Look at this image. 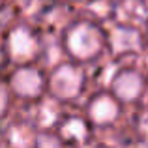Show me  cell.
Listing matches in <instances>:
<instances>
[{
  "label": "cell",
  "mask_w": 148,
  "mask_h": 148,
  "mask_svg": "<svg viewBox=\"0 0 148 148\" xmlns=\"http://www.w3.org/2000/svg\"><path fill=\"white\" fill-rule=\"evenodd\" d=\"M122 114V105L112 94H96L86 105V118L98 127H107L114 124Z\"/></svg>",
  "instance_id": "277c9868"
},
{
  "label": "cell",
  "mask_w": 148,
  "mask_h": 148,
  "mask_svg": "<svg viewBox=\"0 0 148 148\" xmlns=\"http://www.w3.org/2000/svg\"><path fill=\"white\" fill-rule=\"evenodd\" d=\"M8 49L13 60L28 62L38 53V41L26 28H15L8 38Z\"/></svg>",
  "instance_id": "8992f818"
},
{
  "label": "cell",
  "mask_w": 148,
  "mask_h": 148,
  "mask_svg": "<svg viewBox=\"0 0 148 148\" xmlns=\"http://www.w3.org/2000/svg\"><path fill=\"white\" fill-rule=\"evenodd\" d=\"M135 148H148V139H146V141H141Z\"/></svg>",
  "instance_id": "7c38bea8"
},
{
  "label": "cell",
  "mask_w": 148,
  "mask_h": 148,
  "mask_svg": "<svg viewBox=\"0 0 148 148\" xmlns=\"http://www.w3.org/2000/svg\"><path fill=\"white\" fill-rule=\"evenodd\" d=\"M66 49L75 60H92L103 51L105 38L92 23H77L66 34Z\"/></svg>",
  "instance_id": "6da1fadb"
},
{
  "label": "cell",
  "mask_w": 148,
  "mask_h": 148,
  "mask_svg": "<svg viewBox=\"0 0 148 148\" xmlns=\"http://www.w3.org/2000/svg\"><path fill=\"white\" fill-rule=\"evenodd\" d=\"M111 47L114 53L126 54L141 49V38L133 28H116L111 34Z\"/></svg>",
  "instance_id": "52a82bcc"
},
{
  "label": "cell",
  "mask_w": 148,
  "mask_h": 148,
  "mask_svg": "<svg viewBox=\"0 0 148 148\" xmlns=\"http://www.w3.org/2000/svg\"><path fill=\"white\" fill-rule=\"evenodd\" d=\"M47 88V81L40 69L32 66H21L10 77V90L13 96L25 101L40 99Z\"/></svg>",
  "instance_id": "3957f363"
},
{
  "label": "cell",
  "mask_w": 148,
  "mask_h": 148,
  "mask_svg": "<svg viewBox=\"0 0 148 148\" xmlns=\"http://www.w3.org/2000/svg\"><path fill=\"white\" fill-rule=\"evenodd\" d=\"M84 71L75 64H60L51 71L47 90L56 101H73L84 88Z\"/></svg>",
  "instance_id": "7a4b0ae2"
},
{
  "label": "cell",
  "mask_w": 148,
  "mask_h": 148,
  "mask_svg": "<svg viewBox=\"0 0 148 148\" xmlns=\"http://www.w3.org/2000/svg\"><path fill=\"white\" fill-rule=\"evenodd\" d=\"M10 92L4 84H0V118L8 112V107H10Z\"/></svg>",
  "instance_id": "8fae6325"
},
{
  "label": "cell",
  "mask_w": 148,
  "mask_h": 148,
  "mask_svg": "<svg viewBox=\"0 0 148 148\" xmlns=\"http://www.w3.org/2000/svg\"><path fill=\"white\" fill-rule=\"evenodd\" d=\"M96 148H105V146H96Z\"/></svg>",
  "instance_id": "4fadbf2b"
},
{
  "label": "cell",
  "mask_w": 148,
  "mask_h": 148,
  "mask_svg": "<svg viewBox=\"0 0 148 148\" xmlns=\"http://www.w3.org/2000/svg\"><path fill=\"white\" fill-rule=\"evenodd\" d=\"M11 148H36V135L26 126H13L8 133Z\"/></svg>",
  "instance_id": "9c48e42d"
},
{
  "label": "cell",
  "mask_w": 148,
  "mask_h": 148,
  "mask_svg": "<svg viewBox=\"0 0 148 148\" xmlns=\"http://www.w3.org/2000/svg\"><path fill=\"white\" fill-rule=\"evenodd\" d=\"M36 148H64V139L60 135L41 131L36 135Z\"/></svg>",
  "instance_id": "30bf717a"
},
{
  "label": "cell",
  "mask_w": 148,
  "mask_h": 148,
  "mask_svg": "<svg viewBox=\"0 0 148 148\" xmlns=\"http://www.w3.org/2000/svg\"><path fill=\"white\" fill-rule=\"evenodd\" d=\"M145 77L137 69H120L111 81L112 96L120 103H135L145 92Z\"/></svg>",
  "instance_id": "5b68a950"
},
{
  "label": "cell",
  "mask_w": 148,
  "mask_h": 148,
  "mask_svg": "<svg viewBox=\"0 0 148 148\" xmlns=\"http://www.w3.org/2000/svg\"><path fill=\"white\" fill-rule=\"evenodd\" d=\"M60 135L64 141L69 143H84L88 139V126L83 118H68L60 126Z\"/></svg>",
  "instance_id": "ba28073f"
}]
</instances>
